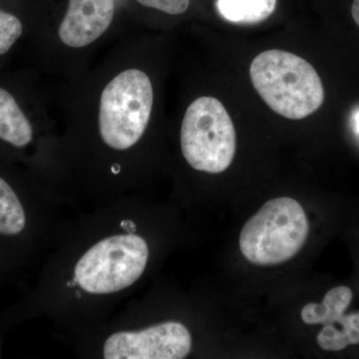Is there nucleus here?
Wrapping results in <instances>:
<instances>
[{"mask_svg":"<svg viewBox=\"0 0 359 359\" xmlns=\"http://www.w3.org/2000/svg\"><path fill=\"white\" fill-rule=\"evenodd\" d=\"M155 50L152 40L128 32L81 76L52 83L71 140L110 156L136 152L159 106Z\"/></svg>","mask_w":359,"mask_h":359,"instance_id":"obj_1","label":"nucleus"},{"mask_svg":"<svg viewBox=\"0 0 359 359\" xmlns=\"http://www.w3.org/2000/svg\"><path fill=\"white\" fill-rule=\"evenodd\" d=\"M135 27L126 0H45L43 15L26 54L49 82L81 76L97 52Z\"/></svg>","mask_w":359,"mask_h":359,"instance_id":"obj_2","label":"nucleus"},{"mask_svg":"<svg viewBox=\"0 0 359 359\" xmlns=\"http://www.w3.org/2000/svg\"><path fill=\"white\" fill-rule=\"evenodd\" d=\"M32 67L0 69V153L11 159L43 141L58 116L52 84Z\"/></svg>","mask_w":359,"mask_h":359,"instance_id":"obj_3","label":"nucleus"},{"mask_svg":"<svg viewBox=\"0 0 359 359\" xmlns=\"http://www.w3.org/2000/svg\"><path fill=\"white\" fill-rule=\"evenodd\" d=\"M250 76L266 105L287 119H304L325 101V88L313 66L290 52H262L250 65Z\"/></svg>","mask_w":359,"mask_h":359,"instance_id":"obj_4","label":"nucleus"},{"mask_svg":"<svg viewBox=\"0 0 359 359\" xmlns=\"http://www.w3.org/2000/svg\"><path fill=\"white\" fill-rule=\"evenodd\" d=\"M180 147L184 159L196 171L219 174L231 166L237 134L219 99L202 95L188 104L180 125Z\"/></svg>","mask_w":359,"mask_h":359,"instance_id":"obj_5","label":"nucleus"},{"mask_svg":"<svg viewBox=\"0 0 359 359\" xmlns=\"http://www.w3.org/2000/svg\"><path fill=\"white\" fill-rule=\"evenodd\" d=\"M309 224L304 208L289 197L266 202L245 224L240 248L248 261L275 266L294 257L308 238Z\"/></svg>","mask_w":359,"mask_h":359,"instance_id":"obj_6","label":"nucleus"},{"mask_svg":"<svg viewBox=\"0 0 359 359\" xmlns=\"http://www.w3.org/2000/svg\"><path fill=\"white\" fill-rule=\"evenodd\" d=\"M149 249L134 233L113 236L97 243L78 261L74 280L85 292L108 294L127 289L147 266Z\"/></svg>","mask_w":359,"mask_h":359,"instance_id":"obj_7","label":"nucleus"},{"mask_svg":"<svg viewBox=\"0 0 359 359\" xmlns=\"http://www.w3.org/2000/svg\"><path fill=\"white\" fill-rule=\"evenodd\" d=\"M191 348L188 328L169 321L140 332H116L106 340L103 355L105 359H182Z\"/></svg>","mask_w":359,"mask_h":359,"instance_id":"obj_8","label":"nucleus"},{"mask_svg":"<svg viewBox=\"0 0 359 359\" xmlns=\"http://www.w3.org/2000/svg\"><path fill=\"white\" fill-rule=\"evenodd\" d=\"M45 0H0V69L27 51L43 15Z\"/></svg>","mask_w":359,"mask_h":359,"instance_id":"obj_9","label":"nucleus"},{"mask_svg":"<svg viewBox=\"0 0 359 359\" xmlns=\"http://www.w3.org/2000/svg\"><path fill=\"white\" fill-rule=\"evenodd\" d=\"M353 290L340 285L328 290L320 304H308L302 309V320L306 325H332L344 316L353 301Z\"/></svg>","mask_w":359,"mask_h":359,"instance_id":"obj_10","label":"nucleus"},{"mask_svg":"<svg viewBox=\"0 0 359 359\" xmlns=\"http://www.w3.org/2000/svg\"><path fill=\"white\" fill-rule=\"evenodd\" d=\"M276 0H218L217 8L228 21L255 25L275 13Z\"/></svg>","mask_w":359,"mask_h":359,"instance_id":"obj_11","label":"nucleus"},{"mask_svg":"<svg viewBox=\"0 0 359 359\" xmlns=\"http://www.w3.org/2000/svg\"><path fill=\"white\" fill-rule=\"evenodd\" d=\"M335 325H325L316 337L318 346L327 351H339L359 344V313L344 314Z\"/></svg>","mask_w":359,"mask_h":359,"instance_id":"obj_12","label":"nucleus"},{"mask_svg":"<svg viewBox=\"0 0 359 359\" xmlns=\"http://www.w3.org/2000/svg\"><path fill=\"white\" fill-rule=\"evenodd\" d=\"M135 25L146 22L148 14L178 18L188 13L192 0H126Z\"/></svg>","mask_w":359,"mask_h":359,"instance_id":"obj_13","label":"nucleus"},{"mask_svg":"<svg viewBox=\"0 0 359 359\" xmlns=\"http://www.w3.org/2000/svg\"><path fill=\"white\" fill-rule=\"evenodd\" d=\"M351 14H353V20L359 26V0H353Z\"/></svg>","mask_w":359,"mask_h":359,"instance_id":"obj_14","label":"nucleus"},{"mask_svg":"<svg viewBox=\"0 0 359 359\" xmlns=\"http://www.w3.org/2000/svg\"><path fill=\"white\" fill-rule=\"evenodd\" d=\"M121 226L124 230L129 231V233H133L136 230V226L132 221H124L121 223Z\"/></svg>","mask_w":359,"mask_h":359,"instance_id":"obj_15","label":"nucleus"},{"mask_svg":"<svg viewBox=\"0 0 359 359\" xmlns=\"http://www.w3.org/2000/svg\"><path fill=\"white\" fill-rule=\"evenodd\" d=\"M354 121V129H355L356 133L359 134V110L354 113L353 116Z\"/></svg>","mask_w":359,"mask_h":359,"instance_id":"obj_16","label":"nucleus"}]
</instances>
